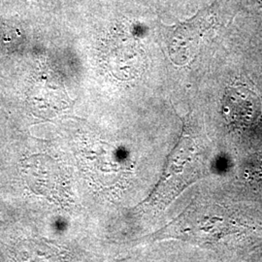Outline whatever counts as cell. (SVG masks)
Returning a JSON list of instances; mask_svg holds the SVG:
<instances>
[{"label":"cell","mask_w":262,"mask_h":262,"mask_svg":"<svg viewBox=\"0 0 262 262\" xmlns=\"http://www.w3.org/2000/svg\"><path fill=\"white\" fill-rule=\"evenodd\" d=\"M216 25L215 3L198 10L191 18L167 29L169 52L172 59L184 64L195 55L201 40Z\"/></svg>","instance_id":"obj_1"},{"label":"cell","mask_w":262,"mask_h":262,"mask_svg":"<svg viewBox=\"0 0 262 262\" xmlns=\"http://www.w3.org/2000/svg\"><path fill=\"white\" fill-rule=\"evenodd\" d=\"M256 4H260V5H262V0H253Z\"/></svg>","instance_id":"obj_2"}]
</instances>
